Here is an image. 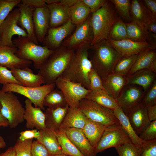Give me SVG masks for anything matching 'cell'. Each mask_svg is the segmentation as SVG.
Wrapping results in <instances>:
<instances>
[{
  "mask_svg": "<svg viewBox=\"0 0 156 156\" xmlns=\"http://www.w3.org/2000/svg\"><path fill=\"white\" fill-rule=\"evenodd\" d=\"M131 142L129 137L119 123L106 127L95 148L96 154L107 148H115L127 142Z\"/></svg>",
  "mask_w": 156,
  "mask_h": 156,
  "instance_id": "9",
  "label": "cell"
},
{
  "mask_svg": "<svg viewBox=\"0 0 156 156\" xmlns=\"http://www.w3.org/2000/svg\"><path fill=\"white\" fill-rule=\"evenodd\" d=\"M76 25L69 20L64 24L54 28H49L42 42L43 46L55 50L60 47L63 42L73 32Z\"/></svg>",
  "mask_w": 156,
  "mask_h": 156,
  "instance_id": "14",
  "label": "cell"
},
{
  "mask_svg": "<svg viewBox=\"0 0 156 156\" xmlns=\"http://www.w3.org/2000/svg\"><path fill=\"white\" fill-rule=\"evenodd\" d=\"M90 60L92 68L103 79L113 73L117 62L122 56L109 44L103 40L94 45Z\"/></svg>",
  "mask_w": 156,
  "mask_h": 156,
  "instance_id": "4",
  "label": "cell"
},
{
  "mask_svg": "<svg viewBox=\"0 0 156 156\" xmlns=\"http://www.w3.org/2000/svg\"><path fill=\"white\" fill-rule=\"evenodd\" d=\"M137 55L122 57L116 64L113 73L127 76L134 65Z\"/></svg>",
  "mask_w": 156,
  "mask_h": 156,
  "instance_id": "39",
  "label": "cell"
},
{
  "mask_svg": "<svg viewBox=\"0 0 156 156\" xmlns=\"http://www.w3.org/2000/svg\"><path fill=\"white\" fill-rule=\"evenodd\" d=\"M55 83L35 87H26L15 84H7L3 85L1 90L5 92H15L23 95L29 99L35 107L44 110V99L47 94L55 89Z\"/></svg>",
  "mask_w": 156,
  "mask_h": 156,
  "instance_id": "7",
  "label": "cell"
},
{
  "mask_svg": "<svg viewBox=\"0 0 156 156\" xmlns=\"http://www.w3.org/2000/svg\"><path fill=\"white\" fill-rule=\"evenodd\" d=\"M67 104L62 92L58 89H54L45 96L43 102L44 106L49 108L64 107Z\"/></svg>",
  "mask_w": 156,
  "mask_h": 156,
  "instance_id": "37",
  "label": "cell"
},
{
  "mask_svg": "<svg viewBox=\"0 0 156 156\" xmlns=\"http://www.w3.org/2000/svg\"><path fill=\"white\" fill-rule=\"evenodd\" d=\"M19 10L18 24L25 30L27 34V38L34 43L38 44L39 42L36 36L33 19L35 9L21 2L17 6Z\"/></svg>",
  "mask_w": 156,
  "mask_h": 156,
  "instance_id": "21",
  "label": "cell"
},
{
  "mask_svg": "<svg viewBox=\"0 0 156 156\" xmlns=\"http://www.w3.org/2000/svg\"><path fill=\"white\" fill-rule=\"evenodd\" d=\"M128 39L126 23L118 17L112 25L107 40L119 41Z\"/></svg>",
  "mask_w": 156,
  "mask_h": 156,
  "instance_id": "38",
  "label": "cell"
},
{
  "mask_svg": "<svg viewBox=\"0 0 156 156\" xmlns=\"http://www.w3.org/2000/svg\"><path fill=\"white\" fill-rule=\"evenodd\" d=\"M113 112L131 142L137 146H141L142 145V140L135 132L127 116L125 114L121 107L118 105Z\"/></svg>",
  "mask_w": 156,
  "mask_h": 156,
  "instance_id": "32",
  "label": "cell"
},
{
  "mask_svg": "<svg viewBox=\"0 0 156 156\" xmlns=\"http://www.w3.org/2000/svg\"><path fill=\"white\" fill-rule=\"evenodd\" d=\"M85 98L112 111L118 105L116 99L111 96L105 90H90Z\"/></svg>",
  "mask_w": 156,
  "mask_h": 156,
  "instance_id": "33",
  "label": "cell"
},
{
  "mask_svg": "<svg viewBox=\"0 0 156 156\" xmlns=\"http://www.w3.org/2000/svg\"><path fill=\"white\" fill-rule=\"evenodd\" d=\"M39 136V131L36 129H32L21 132L18 139L21 141L33 139L34 138L37 139Z\"/></svg>",
  "mask_w": 156,
  "mask_h": 156,
  "instance_id": "51",
  "label": "cell"
},
{
  "mask_svg": "<svg viewBox=\"0 0 156 156\" xmlns=\"http://www.w3.org/2000/svg\"><path fill=\"white\" fill-rule=\"evenodd\" d=\"M87 117L79 107H69L59 130L69 128L82 129Z\"/></svg>",
  "mask_w": 156,
  "mask_h": 156,
  "instance_id": "28",
  "label": "cell"
},
{
  "mask_svg": "<svg viewBox=\"0 0 156 156\" xmlns=\"http://www.w3.org/2000/svg\"><path fill=\"white\" fill-rule=\"evenodd\" d=\"M117 11L110 0L96 12L92 13L90 21L93 38L91 47L103 40H107L110 30L118 18Z\"/></svg>",
  "mask_w": 156,
  "mask_h": 156,
  "instance_id": "3",
  "label": "cell"
},
{
  "mask_svg": "<svg viewBox=\"0 0 156 156\" xmlns=\"http://www.w3.org/2000/svg\"><path fill=\"white\" fill-rule=\"evenodd\" d=\"M33 139L21 141L18 139L14 146L16 156H32L31 148Z\"/></svg>",
  "mask_w": 156,
  "mask_h": 156,
  "instance_id": "43",
  "label": "cell"
},
{
  "mask_svg": "<svg viewBox=\"0 0 156 156\" xmlns=\"http://www.w3.org/2000/svg\"><path fill=\"white\" fill-rule=\"evenodd\" d=\"M2 105L0 102V123L2 125L3 127H7L9 126V123L7 120L2 115L1 111Z\"/></svg>",
  "mask_w": 156,
  "mask_h": 156,
  "instance_id": "59",
  "label": "cell"
},
{
  "mask_svg": "<svg viewBox=\"0 0 156 156\" xmlns=\"http://www.w3.org/2000/svg\"><path fill=\"white\" fill-rule=\"evenodd\" d=\"M51 156H70L63 153L51 155Z\"/></svg>",
  "mask_w": 156,
  "mask_h": 156,
  "instance_id": "62",
  "label": "cell"
},
{
  "mask_svg": "<svg viewBox=\"0 0 156 156\" xmlns=\"http://www.w3.org/2000/svg\"><path fill=\"white\" fill-rule=\"evenodd\" d=\"M110 1L113 4L117 12L122 18L126 21L130 22L131 20L130 14L131 0Z\"/></svg>",
  "mask_w": 156,
  "mask_h": 156,
  "instance_id": "40",
  "label": "cell"
},
{
  "mask_svg": "<svg viewBox=\"0 0 156 156\" xmlns=\"http://www.w3.org/2000/svg\"><path fill=\"white\" fill-rule=\"evenodd\" d=\"M90 15L83 23L76 25L73 33L63 42L64 47L75 51L87 43H91L93 38L90 21Z\"/></svg>",
  "mask_w": 156,
  "mask_h": 156,
  "instance_id": "12",
  "label": "cell"
},
{
  "mask_svg": "<svg viewBox=\"0 0 156 156\" xmlns=\"http://www.w3.org/2000/svg\"><path fill=\"white\" fill-rule=\"evenodd\" d=\"M130 14L131 20L146 29L147 25L154 19L142 0L131 1Z\"/></svg>",
  "mask_w": 156,
  "mask_h": 156,
  "instance_id": "23",
  "label": "cell"
},
{
  "mask_svg": "<svg viewBox=\"0 0 156 156\" xmlns=\"http://www.w3.org/2000/svg\"><path fill=\"white\" fill-rule=\"evenodd\" d=\"M0 102L1 113L8 121L10 128H15L23 122L25 109L13 92L0 90Z\"/></svg>",
  "mask_w": 156,
  "mask_h": 156,
  "instance_id": "6",
  "label": "cell"
},
{
  "mask_svg": "<svg viewBox=\"0 0 156 156\" xmlns=\"http://www.w3.org/2000/svg\"><path fill=\"white\" fill-rule=\"evenodd\" d=\"M62 131L84 156H96L94 148L91 145L82 129L69 128Z\"/></svg>",
  "mask_w": 156,
  "mask_h": 156,
  "instance_id": "16",
  "label": "cell"
},
{
  "mask_svg": "<svg viewBox=\"0 0 156 156\" xmlns=\"http://www.w3.org/2000/svg\"><path fill=\"white\" fill-rule=\"evenodd\" d=\"M145 93L140 86L127 84L116 99L118 105L127 116L131 109L141 102Z\"/></svg>",
  "mask_w": 156,
  "mask_h": 156,
  "instance_id": "13",
  "label": "cell"
},
{
  "mask_svg": "<svg viewBox=\"0 0 156 156\" xmlns=\"http://www.w3.org/2000/svg\"><path fill=\"white\" fill-rule=\"evenodd\" d=\"M6 144L4 139L0 135V148H3L6 146Z\"/></svg>",
  "mask_w": 156,
  "mask_h": 156,
  "instance_id": "60",
  "label": "cell"
},
{
  "mask_svg": "<svg viewBox=\"0 0 156 156\" xmlns=\"http://www.w3.org/2000/svg\"><path fill=\"white\" fill-rule=\"evenodd\" d=\"M55 84L63 93L69 107H79L80 101L85 98L90 90L80 84L61 77L56 80Z\"/></svg>",
  "mask_w": 156,
  "mask_h": 156,
  "instance_id": "11",
  "label": "cell"
},
{
  "mask_svg": "<svg viewBox=\"0 0 156 156\" xmlns=\"http://www.w3.org/2000/svg\"><path fill=\"white\" fill-rule=\"evenodd\" d=\"M119 156H141V146H137L131 142H126L115 148Z\"/></svg>",
  "mask_w": 156,
  "mask_h": 156,
  "instance_id": "41",
  "label": "cell"
},
{
  "mask_svg": "<svg viewBox=\"0 0 156 156\" xmlns=\"http://www.w3.org/2000/svg\"><path fill=\"white\" fill-rule=\"evenodd\" d=\"M78 0H60L59 3L62 5L70 8L75 4Z\"/></svg>",
  "mask_w": 156,
  "mask_h": 156,
  "instance_id": "57",
  "label": "cell"
},
{
  "mask_svg": "<svg viewBox=\"0 0 156 156\" xmlns=\"http://www.w3.org/2000/svg\"><path fill=\"white\" fill-rule=\"evenodd\" d=\"M17 48L15 53L18 57L33 62L36 69H39L46 62L53 50L34 43L27 37L18 36L13 40Z\"/></svg>",
  "mask_w": 156,
  "mask_h": 156,
  "instance_id": "5",
  "label": "cell"
},
{
  "mask_svg": "<svg viewBox=\"0 0 156 156\" xmlns=\"http://www.w3.org/2000/svg\"><path fill=\"white\" fill-rule=\"evenodd\" d=\"M20 0H0V26Z\"/></svg>",
  "mask_w": 156,
  "mask_h": 156,
  "instance_id": "42",
  "label": "cell"
},
{
  "mask_svg": "<svg viewBox=\"0 0 156 156\" xmlns=\"http://www.w3.org/2000/svg\"><path fill=\"white\" fill-rule=\"evenodd\" d=\"M79 108L87 118L106 127L120 123L113 111L87 99L80 101Z\"/></svg>",
  "mask_w": 156,
  "mask_h": 156,
  "instance_id": "8",
  "label": "cell"
},
{
  "mask_svg": "<svg viewBox=\"0 0 156 156\" xmlns=\"http://www.w3.org/2000/svg\"><path fill=\"white\" fill-rule=\"evenodd\" d=\"M107 40L110 45L122 57L138 54L142 51L154 49L146 42H137L129 39L117 41Z\"/></svg>",
  "mask_w": 156,
  "mask_h": 156,
  "instance_id": "15",
  "label": "cell"
},
{
  "mask_svg": "<svg viewBox=\"0 0 156 156\" xmlns=\"http://www.w3.org/2000/svg\"><path fill=\"white\" fill-rule=\"evenodd\" d=\"M0 84H15L22 85L8 68L0 65Z\"/></svg>",
  "mask_w": 156,
  "mask_h": 156,
  "instance_id": "44",
  "label": "cell"
},
{
  "mask_svg": "<svg viewBox=\"0 0 156 156\" xmlns=\"http://www.w3.org/2000/svg\"><path fill=\"white\" fill-rule=\"evenodd\" d=\"M69 8L70 20L75 25L86 21L91 13L89 8L81 0H78L75 4Z\"/></svg>",
  "mask_w": 156,
  "mask_h": 156,
  "instance_id": "34",
  "label": "cell"
},
{
  "mask_svg": "<svg viewBox=\"0 0 156 156\" xmlns=\"http://www.w3.org/2000/svg\"><path fill=\"white\" fill-rule=\"evenodd\" d=\"M145 93L141 102L147 107L156 105V81L155 80Z\"/></svg>",
  "mask_w": 156,
  "mask_h": 156,
  "instance_id": "45",
  "label": "cell"
},
{
  "mask_svg": "<svg viewBox=\"0 0 156 156\" xmlns=\"http://www.w3.org/2000/svg\"><path fill=\"white\" fill-rule=\"evenodd\" d=\"M25 112L23 116L26 121V126L28 129L36 128L38 131L46 127L44 113L39 107H34L32 103L29 99L25 101Z\"/></svg>",
  "mask_w": 156,
  "mask_h": 156,
  "instance_id": "19",
  "label": "cell"
},
{
  "mask_svg": "<svg viewBox=\"0 0 156 156\" xmlns=\"http://www.w3.org/2000/svg\"><path fill=\"white\" fill-rule=\"evenodd\" d=\"M21 2L34 9L46 7L47 5L44 0H22Z\"/></svg>",
  "mask_w": 156,
  "mask_h": 156,
  "instance_id": "52",
  "label": "cell"
},
{
  "mask_svg": "<svg viewBox=\"0 0 156 156\" xmlns=\"http://www.w3.org/2000/svg\"><path fill=\"white\" fill-rule=\"evenodd\" d=\"M69 107L67 104L64 107L48 108L44 113L46 127L55 131L58 130Z\"/></svg>",
  "mask_w": 156,
  "mask_h": 156,
  "instance_id": "30",
  "label": "cell"
},
{
  "mask_svg": "<svg viewBox=\"0 0 156 156\" xmlns=\"http://www.w3.org/2000/svg\"><path fill=\"white\" fill-rule=\"evenodd\" d=\"M0 156H16V152L14 147H9L5 152L0 154Z\"/></svg>",
  "mask_w": 156,
  "mask_h": 156,
  "instance_id": "58",
  "label": "cell"
},
{
  "mask_svg": "<svg viewBox=\"0 0 156 156\" xmlns=\"http://www.w3.org/2000/svg\"><path fill=\"white\" fill-rule=\"evenodd\" d=\"M142 141L141 156H156V139Z\"/></svg>",
  "mask_w": 156,
  "mask_h": 156,
  "instance_id": "48",
  "label": "cell"
},
{
  "mask_svg": "<svg viewBox=\"0 0 156 156\" xmlns=\"http://www.w3.org/2000/svg\"><path fill=\"white\" fill-rule=\"evenodd\" d=\"M32 156H51L46 147L38 141H33L31 148Z\"/></svg>",
  "mask_w": 156,
  "mask_h": 156,
  "instance_id": "49",
  "label": "cell"
},
{
  "mask_svg": "<svg viewBox=\"0 0 156 156\" xmlns=\"http://www.w3.org/2000/svg\"><path fill=\"white\" fill-rule=\"evenodd\" d=\"M142 140L156 139V120L152 121L139 135Z\"/></svg>",
  "mask_w": 156,
  "mask_h": 156,
  "instance_id": "47",
  "label": "cell"
},
{
  "mask_svg": "<svg viewBox=\"0 0 156 156\" xmlns=\"http://www.w3.org/2000/svg\"><path fill=\"white\" fill-rule=\"evenodd\" d=\"M90 44H85L75 51L72 61L60 77L80 84L89 90L90 84L88 74L92 68L91 61L88 58Z\"/></svg>",
  "mask_w": 156,
  "mask_h": 156,
  "instance_id": "2",
  "label": "cell"
},
{
  "mask_svg": "<svg viewBox=\"0 0 156 156\" xmlns=\"http://www.w3.org/2000/svg\"><path fill=\"white\" fill-rule=\"evenodd\" d=\"M143 3L151 13L153 18L156 20V0H142Z\"/></svg>",
  "mask_w": 156,
  "mask_h": 156,
  "instance_id": "53",
  "label": "cell"
},
{
  "mask_svg": "<svg viewBox=\"0 0 156 156\" xmlns=\"http://www.w3.org/2000/svg\"><path fill=\"white\" fill-rule=\"evenodd\" d=\"M62 153L70 156H84L68 139L63 131H55Z\"/></svg>",
  "mask_w": 156,
  "mask_h": 156,
  "instance_id": "35",
  "label": "cell"
},
{
  "mask_svg": "<svg viewBox=\"0 0 156 156\" xmlns=\"http://www.w3.org/2000/svg\"><path fill=\"white\" fill-rule=\"evenodd\" d=\"M39 131L40 136L37 140L46 147L51 155L62 153L55 131L47 127Z\"/></svg>",
  "mask_w": 156,
  "mask_h": 156,
  "instance_id": "29",
  "label": "cell"
},
{
  "mask_svg": "<svg viewBox=\"0 0 156 156\" xmlns=\"http://www.w3.org/2000/svg\"><path fill=\"white\" fill-rule=\"evenodd\" d=\"M146 42L149 44L154 49L156 47V34L148 31Z\"/></svg>",
  "mask_w": 156,
  "mask_h": 156,
  "instance_id": "55",
  "label": "cell"
},
{
  "mask_svg": "<svg viewBox=\"0 0 156 156\" xmlns=\"http://www.w3.org/2000/svg\"><path fill=\"white\" fill-rule=\"evenodd\" d=\"M47 7L50 13L49 27H58L70 20L69 8L59 3L47 5Z\"/></svg>",
  "mask_w": 156,
  "mask_h": 156,
  "instance_id": "26",
  "label": "cell"
},
{
  "mask_svg": "<svg viewBox=\"0 0 156 156\" xmlns=\"http://www.w3.org/2000/svg\"><path fill=\"white\" fill-rule=\"evenodd\" d=\"M75 52L62 45L54 51L38 73L42 77L44 84L55 83L70 64Z\"/></svg>",
  "mask_w": 156,
  "mask_h": 156,
  "instance_id": "1",
  "label": "cell"
},
{
  "mask_svg": "<svg viewBox=\"0 0 156 156\" xmlns=\"http://www.w3.org/2000/svg\"><path fill=\"white\" fill-rule=\"evenodd\" d=\"M1 126H2V127H3V126H2V125L1 124V123H0V127H1Z\"/></svg>",
  "mask_w": 156,
  "mask_h": 156,
  "instance_id": "63",
  "label": "cell"
},
{
  "mask_svg": "<svg viewBox=\"0 0 156 156\" xmlns=\"http://www.w3.org/2000/svg\"><path fill=\"white\" fill-rule=\"evenodd\" d=\"M33 19L36 36L38 42L42 43L49 28L50 13L47 6L35 9Z\"/></svg>",
  "mask_w": 156,
  "mask_h": 156,
  "instance_id": "18",
  "label": "cell"
},
{
  "mask_svg": "<svg viewBox=\"0 0 156 156\" xmlns=\"http://www.w3.org/2000/svg\"><path fill=\"white\" fill-rule=\"evenodd\" d=\"M17 49L16 47L0 45V65L10 69L29 67L32 62L17 57L15 55Z\"/></svg>",
  "mask_w": 156,
  "mask_h": 156,
  "instance_id": "17",
  "label": "cell"
},
{
  "mask_svg": "<svg viewBox=\"0 0 156 156\" xmlns=\"http://www.w3.org/2000/svg\"><path fill=\"white\" fill-rule=\"evenodd\" d=\"M143 69H148L156 72L155 49L146 50L138 54L135 62L127 76Z\"/></svg>",
  "mask_w": 156,
  "mask_h": 156,
  "instance_id": "24",
  "label": "cell"
},
{
  "mask_svg": "<svg viewBox=\"0 0 156 156\" xmlns=\"http://www.w3.org/2000/svg\"><path fill=\"white\" fill-rule=\"evenodd\" d=\"M19 12L18 8L13 10L1 25L0 26V45L15 47L12 39L14 35L27 37L26 31L18 25Z\"/></svg>",
  "mask_w": 156,
  "mask_h": 156,
  "instance_id": "10",
  "label": "cell"
},
{
  "mask_svg": "<svg viewBox=\"0 0 156 156\" xmlns=\"http://www.w3.org/2000/svg\"><path fill=\"white\" fill-rule=\"evenodd\" d=\"M156 77V72L148 69H142L127 76V83L140 86L146 93L155 80Z\"/></svg>",
  "mask_w": 156,
  "mask_h": 156,
  "instance_id": "27",
  "label": "cell"
},
{
  "mask_svg": "<svg viewBox=\"0 0 156 156\" xmlns=\"http://www.w3.org/2000/svg\"><path fill=\"white\" fill-rule=\"evenodd\" d=\"M15 79L22 85L26 87H35L44 83L42 77L38 74H34L32 70L27 67L23 68L10 69Z\"/></svg>",
  "mask_w": 156,
  "mask_h": 156,
  "instance_id": "22",
  "label": "cell"
},
{
  "mask_svg": "<svg viewBox=\"0 0 156 156\" xmlns=\"http://www.w3.org/2000/svg\"><path fill=\"white\" fill-rule=\"evenodd\" d=\"M147 110L150 120L152 122L156 120V105L147 107Z\"/></svg>",
  "mask_w": 156,
  "mask_h": 156,
  "instance_id": "54",
  "label": "cell"
},
{
  "mask_svg": "<svg viewBox=\"0 0 156 156\" xmlns=\"http://www.w3.org/2000/svg\"><path fill=\"white\" fill-rule=\"evenodd\" d=\"M127 116L133 130L138 136L151 122L148 116L147 107L141 102L131 109Z\"/></svg>",
  "mask_w": 156,
  "mask_h": 156,
  "instance_id": "20",
  "label": "cell"
},
{
  "mask_svg": "<svg viewBox=\"0 0 156 156\" xmlns=\"http://www.w3.org/2000/svg\"><path fill=\"white\" fill-rule=\"evenodd\" d=\"M146 30L148 32L156 34V20H153L146 25Z\"/></svg>",
  "mask_w": 156,
  "mask_h": 156,
  "instance_id": "56",
  "label": "cell"
},
{
  "mask_svg": "<svg viewBox=\"0 0 156 156\" xmlns=\"http://www.w3.org/2000/svg\"><path fill=\"white\" fill-rule=\"evenodd\" d=\"M88 78L90 84V90L96 91L104 90L101 78L93 68L89 73Z\"/></svg>",
  "mask_w": 156,
  "mask_h": 156,
  "instance_id": "46",
  "label": "cell"
},
{
  "mask_svg": "<svg viewBox=\"0 0 156 156\" xmlns=\"http://www.w3.org/2000/svg\"><path fill=\"white\" fill-rule=\"evenodd\" d=\"M90 9L91 13L100 9L107 2L106 0H81Z\"/></svg>",
  "mask_w": 156,
  "mask_h": 156,
  "instance_id": "50",
  "label": "cell"
},
{
  "mask_svg": "<svg viewBox=\"0 0 156 156\" xmlns=\"http://www.w3.org/2000/svg\"><path fill=\"white\" fill-rule=\"evenodd\" d=\"M102 81L104 90L115 99L127 85V76L113 73L108 75Z\"/></svg>",
  "mask_w": 156,
  "mask_h": 156,
  "instance_id": "25",
  "label": "cell"
},
{
  "mask_svg": "<svg viewBox=\"0 0 156 156\" xmlns=\"http://www.w3.org/2000/svg\"><path fill=\"white\" fill-rule=\"evenodd\" d=\"M106 127L87 118L85 125L82 129L91 145L95 148Z\"/></svg>",
  "mask_w": 156,
  "mask_h": 156,
  "instance_id": "31",
  "label": "cell"
},
{
  "mask_svg": "<svg viewBox=\"0 0 156 156\" xmlns=\"http://www.w3.org/2000/svg\"><path fill=\"white\" fill-rule=\"evenodd\" d=\"M128 39L140 42H146L148 31L135 22L126 23Z\"/></svg>",
  "mask_w": 156,
  "mask_h": 156,
  "instance_id": "36",
  "label": "cell"
},
{
  "mask_svg": "<svg viewBox=\"0 0 156 156\" xmlns=\"http://www.w3.org/2000/svg\"><path fill=\"white\" fill-rule=\"evenodd\" d=\"M60 0H44L47 5L58 3Z\"/></svg>",
  "mask_w": 156,
  "mask_h": 156,
  "instance_id": "61",
  "label": "cell"
}]
</instances>
